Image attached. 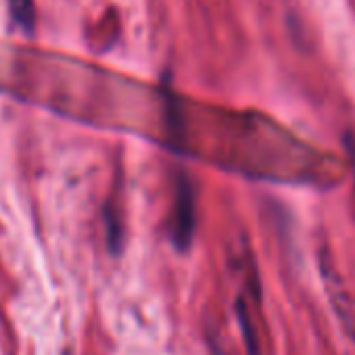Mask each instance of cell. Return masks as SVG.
<instances>
[{
  "label": "cell",
  "mask_w": 355,
  "mask_h": 355,
  "mask_svg": "<svg viewBox=\"0 0 355 355\" xmlns=\"http://www.w3.org/2000/svg\"><path fill=\"white\" fill-rule=\"evenodd\" d=\"M173 214L169 220V239L175 249L187 251L193 243L195 228H197V195L195 184L187 173L178 175L175 182V197H173Z\"/></svg>",
  "instance_id": "6da1fadb"
},
{
  "label": "cell",
  "mask_w": 355,
  "mask_h": 355,
  "mask_svg": "<svg viewBox=\"0 0 355 355\" xmlns=\"http://www.w3.org/2000/svg\"><path fill=\"white\" fill-rule=\"evenodd\" d=\"M234 311H236V322H239V328H241V334H243L247 355H261V343H259V336H257V328L253 324L249 305H247V301L243 297L236 299Z\"/></svg>",
  "instance_id": "7a4b0ae2"
},
{
  "label": "cell",
  "mask_w": 355,
  "mask_h": 355,
  "mask_svg": "<svg viewBox=\"0 0 355 355\" xmlns=\"http://www.w3.org/2000/svg\"><path fill=\"white\" fill-rule=\"evenodd\" d=\"M334 268L328 263L326 266V261L322 263V274H324V278H326V288H328V293H330V301H332V305H334V311L338 313V318L343 320V324H347V328H351V332H353V313H351V307H349V303H347V295L340 291V286H338V278L334 276V272H332Z\"/></svg>",
  "instance_id": "3957f363"
},
{
  "label": "cell",
  "mask_w": 355,
  "mask_h": 355,
  "mask_svg": "<svg viewBox=\"0 0 355 355\" xmlns=\"http://www.w3.org/2000/svg\"><path fill=\"white\" fill-rule=\"evenodd\" d=\"M105 228H107V243L109 249L113 251V255L117 251H121V239H123V228H121V220L115 211V207H107L105 209Z\"/></svg>",
  "instance_id": "277c9868"
},
{
  "label": "cell",
  "mask_w": 355,
  "mask_h": 355,
  "mask_svg": "<svg viewBox=\"0 0 355 355\" xmlns=\"http://www.w3.org/2000/svg\"><path fill=\"white\" fill-rule=\"evenodd\" d=\"M9 7H11V15L17 21V26H21L26 32H30L36 21L34 0H9Z\"/></svg>",
  "instance_id": "5b68a950"
},
{
  "label": "cell",
  "mask_w": 355,
  "mask_h": 355,
  "mask_svg": "<svg viewBox=\"0 0 355 355\" xmlns=\"http://www.w3.org/2000/svg\"><path fill=\"white\" fill-rule=\"evenodd\" d=\"M343 146H345V153L349 157L351 171H353V182H355V134L353 132H345L343 134Z\"/></svg>",
  "instance_id": "8992f818"
},
{
  "label": "cell",
  "mask_w": 355,
  "mask_h": 355,
  "mask_svg": "<svg viewBox=\"0 0 355 355\" xmlns=\"http://www.w3.org/2000/svg\"><path fill=\"white\" fill-rule=\"evenodd\" d=\"M211 355H226L224 349H222L216 340H211Z\"/></svg>",
  "instance_id": "52a82bcc"
}]
</instances>
